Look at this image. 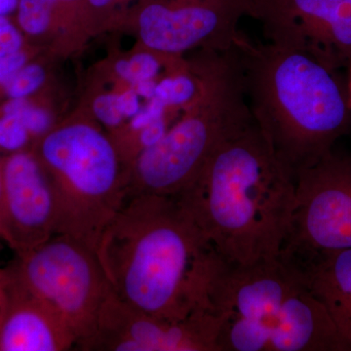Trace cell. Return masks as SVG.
Segmentation results:
<instances>
[{
    "label": "cell",
    "mask_w": 351,
    "mask_h": 351,
    "mask_svg": "<svg viewBox=\"0 0 351 351\" xmlns=\"http://www.w3.org/2000/svg\"><path fill=\"white\" fill-rule=\"evenodd\" d=\"M89 2L90 5L93 6L94 8H106V7H108L112 5L113 2L117 1V0H87Z\"/></svg>",
    "instance_id": "28"
},
{
    "label": "cell",
    "mask_w": 351,
    "mask_h": 351,
    "mask_svg": "<svg viewBox=\"0 0 351 351\" xmlns=\"http://www.w3.org/2000/svg\"><path fill=\"white\" fill-rule=\"evenodd\" d=\"M9 271L10 281L0 323V351L75 350V336L61 318L23 287L10 269Z\"/></svg>",
    "instance_id": "13"
},
{
    "label": "cell",
    "mask_w": 351,
    "mask_h": 351,
    "mask_svg": "<svg viewBox=\"0 0 351 351\" xmlns=\"http://www.w3.org/2000/svg\"><path fill=\"white\" fill-rule=\"evenodd\" d=\"M215 313L171 320L138 311L113 291L82 351H219Z\"/></svg>",
    "instance_id": "11"
},
{
    "label": "cell",
    "mask_w": 351,
    "mask_h": 351,
    "mask_svg": "<svg viewBox=\"0 0 351 351\" xmlns=\"http://www.w3.org/2000/svg\"><path fill=\"white\" fill-rule=\"evenodd\" d=\"M283 257L301 269L311 292L331 316L345 351H351V248Z\"/></svg>",
    "instance_id": "14"
},
{
    "label": "cell",
    "mask_w": 351,
    "mask_h": 351,
    "mask_svg": "<svg viewBox=\"0 0 351 351\" xmlns=\"http://www.w3.org/2000/svg\"><path fill=\"white\" fill-rule=\"evenodd\" d=\"M297 205L281 255L351 248V154L332 149L295 177Z\"/></svg>",
    "instance_id": "8"
},
{
    "label": "cell",
    "mask_w": 351,
    "mask_h": 351,
    "mask_svg": "<svg viewBox=\"0 0 351 351\" xmlns=\"http://www.w3.org/2000/svg\"><path fill=\"white\" fill-rule=\"evenodd\" d=\"M115 73L126 82L136 84L143 80H156L160 73L161 63L156 55L141 52L128 60H120L115 64Z\"/></svg>",
    "instance_id": "20"
},
{
    "label": "cell",
    "mask_w": 351,
    "mask_h": 351,
    "mask_svg": "<svg viewBox=\"0 0 351 351\" xmlns=\"http://www.w3.org/2000/svg\"><path fill=\"white\" fill-rule=\"evenodd\" d=\"M1 174L5 243L21 255L56 234V193L34 147L1 156Z\"/></svg>",
    "instance_id": "12"
},
{
    "label": "cell",
    "mask_w": 351,
    "mask_h": 351,
    "mask_svg": "<svg viewBox=\"0 0 351 351\" xmlns=\"http://www.w3.org/2000/svg\"><path fill=\"white\" fill-rule=\"evenodd\" d=\"M348 92H350V103H351V82H350V89H348Z\"/></svg>",
    "instance_id": "29"
},
{
    "label": "cell",
    "mask_w": 351,
    "mask_h": 351,
    "mask_svg": "<svg viewBox=\"0 0 351 351\" xmlns=\"http://www.w3.org/2000/svg\"><path fill=\"white\" fill-rule=\"evenodd\" d=\"M20 0H0V16L10 18L17 11Z\"/></svg>",
    "instance_id": "26"
},
{
    "label": "cell",
    "mask_w": 351,
    "mask_h": 351,
    "mask_svg": "<svg viewBox=\"0 0 351 351\" xmlns=\"http://www.w3.org/2000/svg\"><path fill=\"white\" fill-rule=\"evenodd\" d=\"M235 49L254 122L295 178L350 130V92L338 69L308 51L242 34Z\"/></svg>",
    "instance_id": "3"
},
{
    "label": "cell",
    "mask_w": 351,
    "mask_h": 351,
    "mask_svg": "<svg viewBox=\"0 0 351 351\" xmlns=\"http://www.w3.org/2000/svg\"><path fill=\"white\" fill-rule=\"evenodd\" d=\"M34 149L56 193L57 233L96 252L128 195L129 166L117 145L100 129L76 122L52 129Z\"/></svg>",
    "instance_id": "6"
},
{
    "label": "cell",
    "mask_w": 351,
    "mask_h": 351,
    "mask_svg": "<svg viewBox=\"0 0 351 351\" xmlns=\"http://www.w3.org/2000/svg\"><path fill=\"white\" fill-rule=\"evenodd\" d=\"M269 43L308 51L332 68L351 64V0H253Z\"/></svg>",
    "instance_id": "10"
},
{
    "label": "cell",
    "mask_w": 351,
    "mask_h": 351,
    "mask_svg": "<svg viewBox=\"0 0 351 351\" xmlns=\"http://www.w3.org/2000/svg\"><path fill=\"white\" fill-rule=\"evenodd\" d=\"M157 83L156 80H143L133 85L138 96L152 100L156 97Z\"/></svg>",
    "instance_id": "25"
},
{
    "label": "cell",
    "mask_w": 351,
    "mask_h": 351,
    "mask_svg": "<svg viewBox=\"0 0 351 351\" xmlns=\"http://www.w3.org/2000/svg\"><path fill=\"white\" fill-rule=\"evenodd\" d=\"M198 88L197 73L195 77L186 73H179L167 76L157 83L156 96L168 107H184L193 103L198 93Z\"/></svg>",
    "instance_id": "17"
},
{
    "label": "cell",
    "mask_w": 351,
    "mask_h": 351,
    "mask_svg": "<svg viewBox=\"0 0 351 351\" xmlns=\"http://www.w3.org/2000/svg\"><path fill=\"white\" fill-rule=\"evenodd\" d=\"M211 302L219 351H345L326 307L283 256L251 265L221 258Z\"/></svg>",
    "instance_id": "4"
},
{
    "label": "cell",
    "mask_w": 351,
    "mask_h": 351,
    "mask_svg": "<svg viewBox=\"0 0 351 351\" xmlns=\"http://www.w3.org/2000/svg\"><path fill=\"white\" fill-rule=\"evenodd\" d=\"M14 278L50 307L82 350L96 332L99 317L112 293L96 252L63 233L32 250L16 255L9 265Z\"/></svg>",
    "instance_id": "7"
},
{
    "label": "cell",
    "mask_w": 351,
    "mask_h": 351,
    "mask_svg": "<svg viewBox=\"0 0 351 351\" xmlns=\"http://www.w3.org/2000/svg\"><path fill=\"white\" fill-rule=\"evenodd\" d=\"M191 110L129 165L128 196H179L228 138L254 122L239 54L203 50Z\"/></svg>",
    "instance_id": "5"
},
{
    "label": "cell",
    "mask_w": 351,
    "mask_h": 351,
    "mask_svg": "<svg viewBox=\"0 0 351 351\" xmlns=\"http://www.w3.org/2000/svg\"><path fill=\"white\" fill-rule=\"evenodd\" d=\"M177 197L226 262L251 265L280 255L297 184L253 122L219 145Z\"/></svg>",
    "instance_id": "2"
},
{
    "label": "cell",
    "mask_w": 351,
    "mask_h": 351,
    "mask_svg": "<svg viewBox=\"0 0 351 351\" xmlns=\"http://www.w3.org/2000/svg\"><path fill=\"white\" fill-rule=\"evenodd\" d=\"M0 113L19 117L36 143L52 130L49 113L34 106L29 99L6 100L0 108Z\"/></svg>",
    "instance_id": "16"
},
{
    "label": "cell",
    "mask_w": 351,
    "mask_h": 351,
    "mask_svg": "<svg viewBox=\"0 0 351 351\" xmlns=\"http://www.w3.org/2000/svg\"><path fill=\"white\" fill-rule=\"evenodd\" d=\"M96 254L113 294L128 306L171 320L214 313L221 257L177 196H128Z\"/></svg>",
    "instance_id": "1"
},
{
    "label": "cell",
    "mask_w": 351,
    "mask_h": 351,
    "mask_svg": "<svg viewBox=\"0 0 351 351\" xmlns=\"http://www.w3.org/2000/svg\"><path fill=\"white\" fill-rule=\"evenodd\" d=\"M0 239L6 241V232L4 228L3 218H2V174L1 156H0Z\"/></svg>",
    "instance_id": "27"
},
{
    "label": "cell",
    "mask_w": 351,
    "mask_h": 351,
    "mask_svg": "<svg viewBox=\"0 0 351 351\" xmlns=\"http://www.w3.org/2000/svg\"><path fill=\"white\" fill-rule=\"evenodd\" d=\"M117 103L124 119H133L142 108L140 106V96L134 88L117 95Z\"/></svg>",
    "instance_id": "23"
},
{
    "label": "cell",
    "mask_w": 351,
    "mask_h": 351,
    "mask_svg": "<svg viewBox=\"0 0 351 351\" xmlns=\"http://www.w3.org/2000/svg\"><path fill=\"white\" fill-rule=\"evenodd\" d=\"M46 80L45 69L40 64L27 63L0 89L6 100L29 99L38 91Z\"/></svg>",
    "instance_id": "19"
},
{
    "label": "cell",
    "mask_w": 351,
    "mask_h": 351,
    "mask_svg": "<svg viewBox=\"0 0 351 351\" xmlns=\"http://www.w3.org/2000/svg\"><path fill=\"white\" fill-rule=\"evenodd\" d=\"M253 0H147L138 16L141 40L154 52L178 55L193 48L232 49Z\"/></svg>",
    "instance_id": "9"
},
{
    "label": "cell",
    "mask_w": 351,
    "mask_h": 351,
    "mask_svg": "<svg viewBox=\"0 0 351 351\" xmlns=\"http://www.w3.org/2000/svg\"><path fill=\"white\" fill-rule=\"evenodd\" d=\"M73 3L64 0H20L16 25L24 34L41 36L49 29L57 7Z\"/></svg>",
    "instance_id": "15"
},
{
    "label": "cell",
    "mask_w": 351,
    "mask_h": 351,
    "mask_svg": "<svg viewBox=\"0 0 351 351\" xmlns=\"http://www.w3.org/2000/svg\"><path fill=\"white\" fill-rule=\"evenodd\" d=\"M25 48L24 34L9 17L0 16V56Z\"/></svg>",
    "instance_id": "22"
},
{
    "label": "cell",
    "mask_w": 351,
    "mask_h": 351,
    "mask_svg": "<svg viewBox=\"0 0 351 351\" xmlns=\"http://www.w3.org/2000/svg\"><path fill=\"white\" fill-rule=\"evenodd\" d=\"M93 112L96 119L108 128H117L123 122L124 117L120 112L117 95L103 94L93 101Z\"/></svg>",
    "instance_id": "21"
},
{
    "label": "cell",
    "mask_w": 351,
    "mask_h": 351,
    "mask_svg": "<svg viewBox=\"0 0 351 351\" xmlns=\"http://www.w3.org/2000/svg\"><path fill=\"white\" fill-rule=\"evenodd\" d=\"M36 141L19 117L0 113V156L34 149Z\"/></svg>",
    "instance_id": "18"
},
{
    "label": "cell",
    "mask_w": 351,
    "mask_h": 351,
    "mask_svg": "<svg viewBox=\"0 0 351 351\" xmlns=\"http://www.w3.org/2000/svg\"><path fill=\"white\" fill-rule=\"evenodd\" d=\"M9 281H10V271H9L8 265L5 267H0V323L5 308Z\"/></svg>",
    "instance_id": "24"
}]
</instances>
